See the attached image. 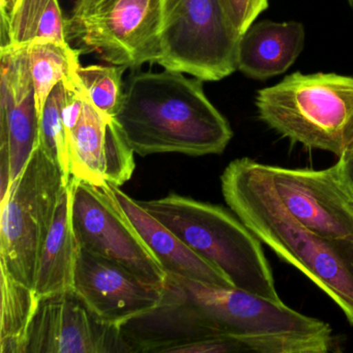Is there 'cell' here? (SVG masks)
Segmentation results:
<instances>
[{
    "mask_svg": "<svg viewBox=\"0 0 353 353\" xmlns=\"http://www.w3.org/2000/svg\"><path fill=\"white\" fill-rule=\"evenodd\" d=\"M102 1L103 0H75L70 19H75V18L84 15Z\"/></svg>",
    "mask_w": 353,
    "mask_h": 353,
    "instance_id": "cell-24",
    "label": "cell"
},
{
    "mask_svg": "<svg viewBox=\"0 0 353 353\" xmlns=\"http://www.w3.org/2000/svg\"><path fill=\"white\" fill-rule=\"evenodd\" d=\"M69 187L72 226L78 245L163 286L166 270L119 205L110 185L70 179Z\"/></svg>",
    "mask_w": 353,
    "mask_h": 353,
    "instance_id": "cell-7",
    "label": "cell"
},
{
    "mask_svg": "<svg viewBox=\"0 0 353 353\" xmlns=\"http://www.w3.org/2000/svg\"><path fill=\"white\" fill-rule=\"evenodd\" d=\"M78 245L71 220L69 185L61 193L52 226L39 256L34 288L42 299L73 291Z\"/></svg>",
    "mask_w": 353,
    "mask_h": 353,
    "instance_id": "cell-16",
    "label": "cell"
},
{
    "mask_svg": "<svg viewBox=\"0 0 353 353\" xmlns=\"http://www.w3.org/2000/svg\"><path fill=\"white\" fill-rule=\"evenodd\" d=\"M140 205L188 247L214 264L235 288L282 301L261 241L222 206L170 194Z\"/></svg>",
    "mask_w": 353,
    "mask_h": 353,
    "instance_id": "cell-3",
    "label": "cell"
},
{
    "mask_svg": "<svg viewBox=\"0 0 353 353\" xmlns=\"http://www.w3.org/2000/svg\"><path fill=\"white\" fill-rule=\"evenodd\" d=\"M0 179L1 199L40 145V119L28 46L1 45Z\"/></svg>",
    "mask_w": 353,
    "mask_h": 353,
    "instance_id": "cell-10",
    "label": "cell"
},
{
    "mask_svg": "<svg viewBox=\"0 0 353 353\" xmlns=\"http://www.w3.org/2000/svg\"><path fill=\"white\" fill-rule=\"evenodd\" d=\"M15 0H0V12L1 17H5L9 14L10 10L13 7Z\"/></svg>",
    "mask_w": 353,
    "mask_h": 353,
    "instance_id": "cell-25",
    "label": "cell"
},
{
    "mask_svg": "<svg viewBox=\"0 0 353 353\" xmlns=\"http://www.w3.org/2000/svg\"><path fill=\"white\" fill-rule=\"evenodd\" d=\"M69 20L59 0H15L9 14L1 17V45L28 46L38 40L68 42Z\"/></svg>",
    "mask_w": 353,
    "mask_h": 353,
    "instance_id": "cell-17",
    "label": "cell"
},
{
    "mask_svg": "<svg viewBox=\"0 0 353 353\" xmlns=\"http://www.w3.org/2000/svg\"><path fill=\"white\" fill-rule=\"evenodd\" d=\"M80 54L81 51L72 48L69 43L55 40H38L28 45L39 119L52 90L79 67Z\"/></svg>",
    "mask_w": 353,
    "mask_h": 353,
    "instance_id": "cell-19",
    "label": "cell"
},
{
    "mask_svg": "<svg viewBox=\"0 0 353 353\" xmlns=\"http://www.w3.org/2000/svg\"><path fill=\"white\" fill-rule=\"evenodd\" d=\"M109 185L119 205L167 274L218 286L234 287L216 266L188 247L176 234L144 210L139 201L128 196L117 185Z\"/></svg>",
    "mask_w": 353,
    "mask_h": 353,
    "instance_id": "cell-14",
    "label": "cell"
},
{
    "mask_svg": "<svg viewBox=\"0 0 353 353\" xmlns=\"http://www.w3.org/2000/svg\"><path fill=\"white\" fill-rule=\"evenodd\" d=\"M78 84H69L65 109L70 179L121 187L135 170V152L115 119L99 111Z\"/></svg>",
    "mask_w": 353,
    "mask_h": 353,
    "instance_id": "cell-9",
    "label": "cell"
},
{
    "mask_svg": "<svg viewBox=\"0 0 353 353\" xmlns=\"http://www.w3.org/2000/svg\"><path fill=\"white\" fill-rule=\"evenodd\" d=\"M334 165L343 185L353 198V144L339 157L338 163Z\"/></svg>",
    "mask_w": 353,
    "mask_h": 353,
    "instance_id": "cell-23",
    "label": "cell"
},
{
    "mask_svg": "<svg viewBox=\"0 0 353 353\" xmlns=\"http://www.w3.org/2000/svg\"><path fill=\"white\" fill-rule=\"evenodd\" d=\"M69 183L39 146L0 201V264L32 288L41 250Z\"/></svg>",
    "mask_w": 353,
    "mask_h": 353,
    "instance_id": "cell-5",
    "label": "cell"
},
{
    "mask_svg": "<svg viewBox=\"0 0 353 353\" xmlns=\"http://www.w3.org/2000/svg\"><path fill=\"white\" fill-rule=\"evenodd\" d=\"M0 270V353H26L30 326L40 299L34 288L14 278L3 264Z\"/></svg>",
    "mask_w": 353,
    "mask_h": 353,
    "instance_id": "cell-18",
    "label": "cell"
},
{
    "mask_svg": "<svg viewBox=\"0 0 353 353\" xmlns=\"http://www.w3.org/2000/svg\"><path fill=\"white\" fill-rule=\"evenodd\" d=\"M221 188L231 212L323 290L353 324V241L326 239L301 224L279 199L262 163L232 161L221 176Z\"/></svg>",
    "mask_w": 353,
    "mask_h": 353,
    "instance_id": "cell-1",
    "label": "cell"
},
{
    "mask_svg": "<svg viewBox=\"0 0 353 353\" xmlns=\"http://www.w3.org/2000/svg\"><path fill=\"white\" fill-rule=\"evenodd\" d=\"M305 39V28L299 22L253 23L239 40L237 70L256 80L282 75L303 52Z\"/></svg>",
    "mask_w": 353,
    "mask_h": 353,
    "instance_id": "cell-15",
    "label": "cell"
},
{
    "mask_svg": "<svg viewBox=\"0 0 353 353\" xmlns=\"http://www.w3.org/2000/svg\"><path fill=\"white\" fill-rule=\"evenodd\" d=\"M258 117L293 143L340 157L353 144V77L291 74L258 90Z\"/></svg>",
    "mask_w": 353,
    "mask_h": 353,
    "instance_id": "cell-4",
    "label": "cell"
},
{
    "mask_svg": "<svg viewBox=\"0 0 353 353\" xmlns=\"http://www.w3.org/2000/svg\"><path fill=\"white\" fill-rule=\"evenodd\" d=\"M73 291L101 322L121 330L158 307L163 286L79 247Z\"/></svg>",
    "mask_w": 353,
    "mask_h": 353,
    "instance_id": "cell-12",
    "label": "cell"
},
{
    "mask_svg": "<svg viewBox=\"0 0 353 353\" xmlns=\"http://www.w3.org/2000/svg\"><path fill=\"white\" fill-rule=\"evenodd\" d=\"M130 352L119 328L101 322L74 291L40 299L26 353Z\"/></svg>",
    "mask_w": 353,
    "mask_h": 353,
    "instance_id": "cell-13",
    "label": "cell"
},
{
    "mask_svg": "<svg viewBox=\"0 0 353 353\" xmlns=\"http://www.w3.org/2000/svg\"><path fill=\"white\" fill-rule=\"evenodd\" d=\"M203 82L166 69L130 75L114 119L135 154L201 157L226 150L232 129Z\"/></svg>",
    "mask_w": 353,
    "mask_h": 353,
    "instance_id": "cell-2",
    "label": "cell"
},
{
    "mask_svg": "<svg viewBox=\"0 0 353 353\" xmlns=\"http://www.w3.org/2000/svg\"><path fill=\"white\" fill-rule=\"evenodd\" d=\"M263 167L284 208L305 228L326 239L353 241V198L336 165L321 170Z\"/></svg>",
    "mask_w": 353,
    "mask_h": 353,
    "instance_id": "cell-11",
    "label": "cell"
},
{
    "mask_svg": "<svg viewBox=\"0 0 353 353\" xmlns=\"http://www.w3.org/2000/svg\"><path fill=\"white\" fill-rule=\"evenodd\" d=\"M127 68L114 65H80L78 79L99 111L114 119L125 92L123 77Z\"/></svg>",
    "mask_w": 353,
    "mask_h": 353,
    "instance_id": "cell-21",
    "label": "cell"
},
{
    "mask_svg": "<svg viewBox=\"0 0 353 353\" xmlns=\"http://www.w3.org/2000/svg\"><path fill=\"white\" fill-rule=\"evenodd\" d=\"M349 1H350L351 5H352V6H353V0H349Z\"/></svg>",
    "mask_w": 353,
    "mask_h": 353,
    "instance_id": "cell-26",
    "label": "cell"
},
{
    "mask_svg": "<svg viewBox=\"0 0 353 353\" xmlns=\"http://www.w3.org/2000/svg\"><path fill=\"white\" fill-rule=\"evenodd\" d=\"M69 96L67 79L61 82L47 99L40 114V148L52 159L70 181L65 109Z\"/></svg>",
    "mask_w": 353,
    "mask_h": 353,
    "instance_id": "cell-20",
    "label": "cell"
},
{
    "mask_svg": "<svg viewBox=\"0 0 353 353\" xmlns=\"http://www.w3.org/2000/svg\"><path fill=\"white\" fill-rule=\"evenodd\" d=\"M69 20V34L110 65L139 69L161 59V0H103Z\"/></svg>",
    "mask_w": 353,
    "mask_h": 353,
    "instance_id": "cell-8",
    "label": "cell"
},
{
    "mask_svg": "<svg viewBox=\"0 0 353 353\" xmlns=\"http://www.w3.org/2000/svg\"><path fill=\"white\" fill-rule=\"evenodd\" d=\"M221 3L241 36L268 7V0H221Z\"/></svg>",
    "mask_w": 353,
    "mask_h": 353,
    "instance_id": "cell-22",
    "label": "cell"
},
{
    "mask_svg": "<svg viewBox=\"0 0 353 353\" xmlns=\"http://www.w3.org/2000/svg\"><path fill=\"white\" fill-rule=\"evenodd\" d=\"M159 65L202 81H220L237 70L241 34L221 0H161Z\"/></svg>",
    "mask_w": 353,
    "mask_h": 353,
    "instance_id": "cell-6",
    "label": "cell"
}]
</instances>
